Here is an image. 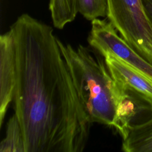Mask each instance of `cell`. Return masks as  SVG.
Masks as SVG:
<instances>
[{"label": "cell", "instance_id": "1", "mask_svg": "<svg viewBox=\"0 0 152 152\" xmlns=\"http://www.w3.org/2000/svg\"><path fill=\"white\" fill-rule=\"evenodd\" d=\"M16 61L13 101L25 152H81L91 124L53 28L27 14L10 29Z\"/></svg>", "mask_w": 152, "mask_h": 152}, {"label": "cell", "instance_id": "2", "mask_svg": "<svg viewBox=\"0 0 152 152\" xmlns=\"http://www.w3.org/2000/svg\"><path fill=\"white\" fill-rule=\"evenodd\" d=\"M81 105L90 121L113 126L116 113L115 80L99 52L80 45L74 48L57 37Z\"/></svg>", "mask_w": 152, "mask_h": 152}, {"label": "cell", "instance_id": "3", "mask_svg": "<svg viewBox=\"0 0 152 152\" xmlns=\"http://www.w3.org/2000/svg\"><path fill=\"white\" fill-rule=\"evenodd\" d=\"M107 18L128 45L152 65V24L142 0H107Z\"/></svg>", "mask_w": 152, "mask_h": 152}, {"label": "cell", "instance_id": "4", "mask_svg": "<svg viewBox=\"0 0 152 152\" xmlns=\"http://www.w3.org/2000/svg\"><path fill=\"white\" fill-rule=\"evenodd\" d=\"M88 42L102 56L110 53L152 81V65L137 54L118 34L117 30L109 20L96 18L91 21Z\"/></svg>", "mask_w": 152, "mask_h": 152}, {"label": "cell", "instance_id": "5", "mask_svg": "<svg viewBox=\"0 0 152 152\" xmlns=\"http://www.w3.org/2000/svg\"><path fill=\"white\" fill-rule=\"evenodd\" d=\"M115 80L117 104L113 127L122 138L128 129L141 125L152 118V101L134 88Z\"/></svg>", "mask_w": 152, "mask_h": 152}, {"label": "cell", "instance_id": "6", "mask_svg": "<svg viewBox=\"0 0 152 152\" xmlns=\"http://www.w3.org/2000/svg\"><path fill=\"white\" fill-rule=\"evenodd\" d=\"M16 81L14 41L10 30L0 37V127L13 100Z\"/></svg>", "mask_w": 152, "mask_h": 152}, {"label": "cell", "instance_id": "7", "mask_svg": "<svg viewBox=\"0 0 152 152\" xmlns=\"http://www.w3.org/2000/svg\"><path fill=\"white\" fill-rule=\"evenodd\" d=\"M103 56L115 79L134 88L152 101V81L118 58L110 53Z\"/></svg>", "mask_w": 152, "mask_h": 152}, {"label": "cell", "instance_id": "8", "mask_svg": "<svg viewBox=\"0 0 152 152\" xmlns=\"http://www.w3.org/2000/svg\"><path fill=\"white\" fill-rule=\"evenodd\" d=\"M122 149L125 152H152V118L128 129L122 138Z\"/></svg>", "mask_w": 152, "mask_h": 152}, {"label": "cell", "instance_id": "9", "mask_svg": "<svg viewBox=\"0 0 152 152\" xmlns=\"http://www.w3.org/2000/svg\"><path fill=\"white\" fill-rule=\"evenodd\" d=\"M49 8L53 24L58 29L73 21L78 13L77 0H49Z\"/></svg>", "mask_w": 152, "mask_h": 152}, {"label": "cell", "instance_id": "10", "mask_svg": "<svg viewBox=\"0 0 152 152\" xmlns=\"http://www.w3.org/2000/svg\"><path fill=\"white\" fill-rule=\"evenodd\" d=\"M0 152H25L23 130L15 113L7 122L6 135L1 142Z\"/></svg>", "mask_w": 152, "mask_h": 152}, {"label": "cell", "instance_id": "11", "mask_svg": "<svg viewBox=\"0 0 152 152\" xmlns=\"http://www.w3.org/2000/svg\"><path fill=\"white\" fill-rule=\"evenodd\" d=\"M77 5L78 12L87 20L107 17V0H77Z\"/></svg>", "mask_w": 152, "mask_h": 152}, {"label": "cell", "instance_id": "12", "mask_svg": "<svg viewBox=\"0 0 152 152\" xmlns=\"http://www.w3.org/2000/svg\"><path fill=\"white\" fill-rule=\"evenodd\" d=\"M147 17L152 24V0H142Z\"/></svg>", "mask_w": 152, "mask_h": 152}]
</instances>
